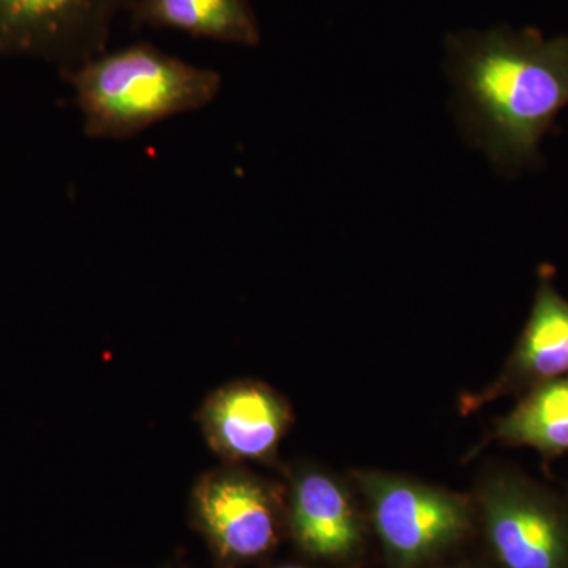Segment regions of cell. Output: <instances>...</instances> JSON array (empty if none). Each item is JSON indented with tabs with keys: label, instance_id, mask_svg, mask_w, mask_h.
Returning <instances> with one entry per match:
<instances>
[{
	"label": "cell",
	"instance_id": "9",
	"mask_svg": "<svg viewBox=\"0 0 568 568\" xmlns=\"http://www.w3.org/2000/svg\"><path fill=\"white\" fill-rule=\"evenodd\" d=\"M291 532L312 558L345 559L361 545V525L349 493L331 474L304 469L293 478Z\"/></svg>",
	"mask_w": 568,
	"mask_h": 568
},
{
	"label": "cell",
	"instance_id": "3",
	"mask_svg": "<svg viewBox=\"0 0 568 568\" xmlns=\"http://www.w3.org/2000/svg\"><path fill=\"white\" fill-rule=\"evenodd\" d=\"M278 488L231 465L205 474L190 499L192 526L223 567L264 558L282 536Z\"/></svg>",
	"mask_w": 568,
	"mask_h": 568
},
{
	"label": "cell",
	"instance_id": "5",
	"mask_svg": "<svg viewBox=\"0 0 568 568\" xmlns=\"http://www.w3.org/2000/svg\"><path fill=\"white\" fill-rule=\"evenodd\" d=\"M489 547L504 568H568V508L530 478L497 470L481 481Z\"/></svg>",
	"mask_w": 568,
	"mask_h": 568
},
{
	"label": "cell",
	"instance_id": "12",
	"mask_svg": "<svg viewBox=\"0 0 568 568\" xmlns=\"http://www.w3.org/2000/svg\"><path fill=\"white\" fill-rule=\"evenodd\" d=\"M276 568H305V567H302V566H282V567H276Z\"/></svg>",
	"mask_w": 568,
	"mask_h": 568
},
{
	"label": "cell",
	"instance_id": "1",
	"mask_svg": "<svg viewBox=\"0 0 568 568\" xmlns=\"http://www.w3.org/2000/svg\"><path fill=\"white\" fill-rule=\"evenodd\" d=\"M448 54L477 144L504 170L536 163L538 145L568 104V37L497 28L454 37Z\"/></svg>",
	"mask_w": 568,
	"mask_h": 568
},
{
	"label": "cell",
	"instance_id": "8",
	"mask_svg": "<svg viewBox=\"0 0 568 568\" xmlns=\"http://www.w3.org/2000/svg\"><path fill=\"white\" fill-rule=\"evenodd\" d=\"M564 376H568V301L544 268L528 323L503 373L491 386L462 399L463 414L474 413L503 396L526 394Z\"/></svg>",
	"mask_w": 568,
	"mask_h": 568
},
{
	"label": "cell",
	"instance_id": "2",
	"mask_svg": "<svg viewBox=\"0 0 568 568\" xmlns=\"http://www.w3.org/2000/svg\"><path fill=\"white\" fill-rule=\"evenodd\" d=\"M70 74L84 132L97 140H129L156 122L203 110L222 91L216 71L149 44L100 54Z\"/></svg>",
	"mask_w": 568,
	"mask_h": 568
},
{
	"label": "cell",
	"instance_id": "4",
	"mask_svg": "<svg viewBox=\"0 0 568 568\" xmlns=\"http://www.w3.org/2000/svg\"><path fill=\"white\" fill-rule=\"evenodd\" d=\"M357 484L388 556L416 566L457 544L470 529L467 497L383 473H358Z\"/></svg>",
	"mask_w": 568,
	"mask_h": 568
},
{
	"label": "cell",
	"instance_id": "7",
	"mask_svg": "<svg viewBox=\"0 0 568 568\" xmlns=\"http://www.w3.org/2000/svg\"><path fill=\"white\" fill-rule=\"evenodd\" d=\"M125 0H0V48L65 52L71 71L103 54Z\"/></svg>",
	"mask_w": 568,
	"mask_h": 568
},
{
	"label": "cell",
	"instance_id": "6",
	"mask_svg": "<svg viewBox=\"0 0 568 568\" xmlns=\"http://www.w3.org/2000/svg\"><path fill=\"white\" fill-rule=\"evenodd\" d=\"M212 452L227 465L272 463L293 425L290 402L260 381H235L207 396L197 414Z\"/></svg>",
	"mask_w": 568,
	"mask_h": 568
},
{
	"label": "cell",
	"instance_id": "11",
	"mask_svg": "<svg viewBox=\"0 0 568 568\" xmlns=\"http://www.w3.org/2000/svg\"><path fill=\"white\" fill-rule=\"evenodd\" d=\"M493 440L530 447L545 459L568 452V376L530 388L507 416L496 422Z\"/></svg>",
	"mask_w": 568,
	"mask_h": 568
},
{
	"label": "cell",
	"instance_id": "10",
	"mask_svg": "<svg viewBox=\"0 0 568 568\" xmlns=\"http://www.w3.org/2000/svg\"><path fill=\"white\" fill-rule=\"evenodd\" d=\"M138 20L224 43L254 47L261 33L248 0H140Z\"/></svg>",
	"mask_w": 568,
	"mask_h": 568
}]
</instances>
